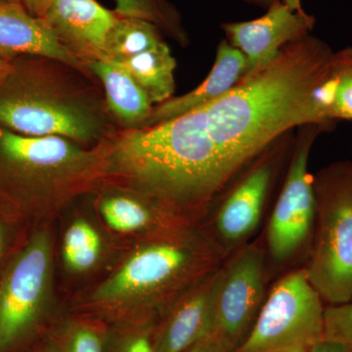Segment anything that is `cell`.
I'll use <instances>...</instances> for the list:
<instances>
[{
  "instance_id": "obj_3",
  "label": "cell",
  "mask_w": 352,
  "mask_h": 352,
  "mask_svg": "<svg viewBox=\"0 0 352 352\" xmlns=\"http://www.w3.org/2000/svg\"><path fill=\"white\" fill-rule=\"evenodd\" d=\"M223 261L199 224L145 238L96 287L90 307L115 323L157 317L184 289Z\"/></svg>"
},
{
  "instance_id": "obj_19",
  "label": "cell",
  "mask_w": 352,
  "mask_h": 352,
  "mask_svg": "<svg viewBox=\"0 0 352 352\" xmlns=\"http://www.w3.org/2000/svg\"><path fill=\"white\" fill-rule=\"evenodd\" d=\"M113 62L135 80L153 105L164 103L175 94L176 60L166 43L140 54Z\"/></svg>"
},
{
  "instance_id": "obj_1",
  "label": "cell",
  "mask_w": 352,
  "mask_h": 352,
  "mask_svg": "<svg viewBox=\"0 0 352 352\" xmlns=\"http://www.w3.org/2000/svg\"><path fill=\"white\" fill-rule=\"evenodd\" d=\"M333 56L325 41L308 34L204 106L208 134L234 176L296 127L336 124L328 120L325 102Z\"/></svg>"
},
{
  "instance_id": "obj_12",
  "label": "cell",
  "mask_w": 352,
  "mask_h": 352,
  "mask_svg": "<svg viewBox=\"0 0 352 352\" xmlns=\"http://www.w3.org/2000/svg\"><path fill=\"white\" fill-rule=\"evenodd\" d=\"M315 24L314 16L305 9L293 10L277 0L261 17L224 23L221 30L227 43L244 55L247 62L245 80L267 66L285 46L311 34Z\"/></svg>"
},
{
  "instance_id": "obj_11",
  "label": "cell",
  "mask_w": 352,
  "mask_h": 352,
  "mask_svg": "<svg viewBox=\"0 0 352 352\" xmlns=\"http://www.w3.org/2000/svg\"><path fill=\"white\" fill-rule=\"evenodd\" d=\"M270 280L261 240L250 242L224 259L215 280L207 339L226 351H237L258 318Z\"/></svg>"
},
{
  "instance_id": "obj_6",
  "label": "cell",
  "mask_w": 352,
  "mask_h": 352,
  "mask_svg": "<svg viewBox=\"0 0 352 352\" xmlns=\"http://www.w3.org/2000/svg\"><path fill=\"white\" fill-rule=\"evenodd\" d=\"M316 219L302 267L325 305L352 298V162H336L314 175Z\"/></svg>"
},
{
  "instance_id": "obj_5",
  "label": "cell",
  "mask_w": 352,
  "mask_h": 352,
  "mask_svg": "<svg viewBox=\"0 0 352 352\" xmlns=\"http://www.w3.org/2000/svg\"><path fill=\"white\" fill-rule=\"evenodd\" d=\"M106 139L82 145L0 126V201L25 221L47 219L104 180Z\"/></svg>"
},
{
  "instance_id": "obj_32",
  "label": "cell",
  "mask_w": 352,
  "mask_h": 352,
  "mask_svg": "<svg viewBox=\"0 0 352 352\" xmlns=\"http://www.w3.org/2000/svg\"><path fill=\"white\" fill-rule=\"evenodd\" d=\"M11 62L7 61L3 58L0 57V82L6 78L10 69Z\"/></svg>"
},
{
  "instance_id": "obj_21",
  "label": "cell",
  "mask_w": 352,
  "mask_h": 352,
  "mask_svg": "<svg viewBox=\"0 0 352 352\" xmlns=\"http://www.w3.org/2000/svg\"><path fill=\"white\" fill-rule=\"evenodd\" d=\"M102 247L100 235L87 220H74L64 235L62 252L65 265L71 272H87L100 259Z\"/></svg>"
},
{
  "instance_id": "obj_25",
  "label": "cell",
  "mask_w": 352,
  "mask_h": 352,
  "mask_svg": "<svg viewBox=\"0 0 352 352\" xmlns=\"http://www.w3.org/2000/svg\"><path fill=\"white\" fill-rule=\"evenodd\" d=\"M157 317L116 323L118 327L107 333L106 352H155L153 337Z\"/></svg>"
},
{
  "instance_id": "obj_27",
  "label": "cell",
  "mask_w": 352,
  "mask_h": 352,
  "mask_svg": "<svg viewBox=\"0 0 352 352\" xmlns=\"http://www.w3.org/2000/svg\"><path fill=\"white\" fill-rule=\"evenodd\" d=\"M25 220L0 201V266L17 249L18 235Z\"/></svg>"
},
{
  "instance_id": "obj_2",
  "label": "cell",
  "mask_w": 352,
  "mask_h": 352,
  "mask_svg": "<svg viewBox=\"0 0 352 352\" xmlns=\"http://www.w3.org/2000/svg\"><path fill=\"white\" fill-rule=\"evenodd\" d=\"M105 176L190 224L200 223L235 176L208 134L205 109L107 139Z\"/></svg>"
},
{
  "instance_id": "obj_17",
  "label": "cell",
  "mask_w": 352,
  "mask_h": 352,
  "mask_svg": "<svg viewBox=\"0 0 352 352\" xmlns=\"http://www.w3.org/2000/svg\"><path fill=\"white\" fill-rule=\"evenodd\" d=\"M98 210L109 228L120 234H138L145 238L186 226L150 199L132 190L113 186L99 197Z\"/></svg>"
},
{
  "instance_id": "obj_24",
  "label": "cell",
  "mask_w": 352,
  "mask_h": 352,
  "mask_svg": "<svg viewBox=\"0 0 352 352\" xmlns=\"http://www.w3.org/2000/svg\"><path fill=\"white\" fill-rule=\"evenodd\" d=\"M115 12L120 16L151 22L162 32L179 41L186 39L179 13L168 0H115Z\"/></svg>"
},
{
  "instance_id": "obj_23",
  "label": "cell",
  "mask_w": 352,
  "mask_h": 352,
  "mask_svg": "<svg viewBox=\"0 0 352 352\" xmlns=\"http://www.w3.org/2000/svg\"><path fill=\"white\" fill-rule=\"evenodd\" d=\"M327 115L333 122L352 120V47L333 52L328 85Z\"/></svg>"
},
{
  "instance_id": "obj_16",
  "label": "cell",
  "mask_w": 352,
  "mask_h": 352,
  "mask_svg": "<svg viewBox=\"0 0 352 352\" xmlns=\"http://www.w3.org/2000/svg\"><path fill=\"white\" fill-rule=\"evenodd\" d=\"M247 62L244 55L226 39L217 46L214 66L201 85L188 94L171 97L154 106L144 126H151L204 107L230 92L245 78Z\"/></svg>"
},
{
  "instance_id": "obj_36",
  "label": "cell",
  "mask_w": 352,
  "mask_h": 352,
  "mask_svg": "<svg viewBox=\"0 0 352 352\" xmlns=\"http://www.w3.org/2000/svg\"><path fill=\"white\" fill-rule=\"evenodd\" d=\"M351 153H352V150H351ZM352 162V161H351Z\"/></svg>"
},
{
  "instance_id": "obj_22",
  "label": "cell",
  "mask_w": 352,
  "mask_h": 352,
  "mask_svg": "<svg viewBox=\"0 0 352 352\" xmlns=\"http://www.w3.org/2000/svg\"><path fill=\"white\" fill-rule=\"evenodd\" d=\"M50 352H106L107 332L85 319L65 322L46 338Z\"/></svg>"
},
{
  "instance_id": "obj_15",
  "label": "cell",
  "mask_w": 352,
  "mask_h": 352,
  "mask_svg": "<svg viewBox=\"0 0 352 352\" xmlns=\"http://www.w3.org/2000/svg\"><path fill=\"white\" fill-rule=\"evenodd\" d=\"M48 58L87 72L83 63L59 43L43 18L32 15L22 3L0 4V57Z\"/></svg>"
},
{
  "instance_id": "obj_26",
  "label": "cell",
  "mask_w": 352,
  "mask_h": 352,
  "mask_svg": "<svg viewBox=\"0 0 352 352\" xmlns=\"http://www.w3.org/2000/svg\"><path fill=\"white\" fill-rule=\"evenodd\" d=\"M324 340L338 342L352 352V298L340 305H326Z\"/></svg>"
},
{
  "instance_id": "obj_7",
  "label": "cell",
  "mask_w": 352,
  "mask_h": 352,
  "mask_svg": "<svg viewBox=\"0 0 352 352\" xmlns=\"http://www.w3.org/2000/svg\"><path fill=\"white\" fill-rule=\"evenodd\" d=\"M331 126L307 124L298 127L280 193L272 208L264 235L263 247L270 279L305 264L314 237L316 219L314 175L309 157L316 139Z\"/></svg>"
},
{
  "instance_id": "obj_31",
  "label": "cell",
  "mask_w": 352,
  "mask_h": 352,
  "mask_svg": "<svg viewBox=\"0 0 352 352\" xmlns=\"http://www.w3.org/2000/svg\"><path fill=\"white\" fill-rule=\"evenodd\" d=\"M186 352H228L223 347L219 346L217 342L210 339L201 340V342L197 344L195 346L190 349Z\"/></svg>"
},
{
  "instance_id": "obj_9",
  "label": "cell",
  "mask_w": 352,
  "mask_h": 352,
  "mask_svg": "<svg viewBox=\"0 0 352 352\" xmlns=\"http://www.w3.org/2000/svg\"><path fill=\"white\" fill-rule=\"evenodd\" d=\"M292 132L276 139L247 164L206 214L210 219L200 226L224 259L252 242L258 232L275 183L288 164L295 140Z\"/></svg>"
},
{
  "instance_id": "obj_28",
  "label": "cell",
  "mask_w": 352,
  "mask_h": 352,
  "mask_svg": "<svg viewBox=\"0 0 352 352\" xmlns=\"http://www.w3.org/2000/svg\"><path fill=\"white\" fill-rule=\"evenodd\" d=\"M53 1L54 0H22V3L32 15L43 18Z\"/></svg>"
},
{
  "instance_id": "obj_10",
  "label": "cell",
  "mask_w": 352,
  "mask_h": 352,
  "mask_svg": "<svg viewBox=\"0 0 352 352\" xmlns=\"http://www.w3.org/2000/svg\"><path fill=\"white\" fill-rule=\"evenodd\" d=\"M325 303L302 266L276 278L251 332L235 352L309 351L324 340Z\"/></svg>"
},
{
  "instance_id": "obj_34",
  "label": "cell",
  "mask_w": 352,
  "mask_h": 352,
  "mask_svg": "<svg viewBox=\"0 0 352 352\" xmlns=\"http://www.w3.org/2000/svg\"><path fill=\"white\" fill-rule=\"evenodd\" d=\"M307 349H281V351H276L272 352H307Z\"/></svg>"
},
{
  "instance_id": "obj_14",
  "label": "cell",
  "mask_w": 352,
  "mask_h": 352,
  "mask_svg": "<svg viewBox=\"0 0 352 352\" xmlns=\"http://www.w3.org/2000/svg\"><path fill=\"white\" fill-rule=\"evenodd\" d=\"M117 17L115 11L96 0H54L43 19L59 43L85 66V62L103 55L106 38Z\"/></svg>"
},
{
  "instance_id": "obj_4",
  "label": "cell",
  "mask_w": 352,
  "mask_h": 352,
  "mask_svg": "<svg viewBox=\"0 0 352 352\" xmlns=\"http://www.w3.org/2000/svg\"><path fill=\"white\" fill-rule=\"evenodd\" d=\"M75 68L48 58L11 61L0 82V126L25 136H60L98 145L113 133L105 101Z\"/></svg>"
},
{
  "instance_id": "obj_18",
  "label": "cell",
  "mask_w": 352,
  "mask_h": 352,
  "mask_svg": "<svg viewBox=\"0 0 352 352\" xmlns=\"http://www.w3.org/2000/svg\"><path fill=\"white\" fill-rule=\"evenodd\" d=\"M85 68L103 85L106 109L111 116L119 120L124 129H140L144 126L154 105L126 69L107 58L85 62Z\"/></svg>"
},
{
  "instance_id": "obj_8",
  "label": "cell",
  "mask_w": 352,
  "mask_h": 352,
  "mask_svg": "<svg viewBox=\"0 0 352 352\" xmlns=\"http://www.w3.org/2000/svg\"><path fill=\"white\" fill-rule=\"evenodd\" d=\"M52 240L34 231L0 270V352L29 344L50 311L53 286Z\"/></svg>"
},
{
  "instance_id": "obj_29",
  "label": "cell",
  "mask_w": 352,
  "mask_h": 352,
  "mask_svg": "<svg viewBox=\"0 0 352 352\" xmlns=\"http://www.w3.org/2000/svg\"><path fill=\"white\" fill-rule=\"evenodd\" d=\"M245 3L250 6L261 7V8L267 9L271 4L274 3L277 0H243ZM284 4L289 6L293 10H300L302 9V0H281Z\"/></svg>"
},
{
  "instance_id": "obj_35",
  "label": "cell",
  "mask_w": 352,
  "mask_h": 352,
  "mask_svg": "<svg viewBox=\"0 0 352 352\" xmlns=\"http://www.w3.org/2000/svg\"><path fill=\"white\" fill-rule=\"evenodd\" d=\"M4 3H22V0H0V4Z\"/></svg>"
},
{
  "instance_id": "obj_30",
  "label": "cell",
  "mask_w": 352,
  "mask_h": 352,
  "mask_svg": "<svg viewBox=\"0 0 352 352\" xmlns=\"http://www.w3.org/2000/svg\"><path fill=\"white\" fill-rule=\"evenodd\" d=\"M307 352H349L346 347L332 340H322L317 342Z\"/></svg>"
},
{
  "instance_id": "obj_20",
  "label": "cell",
  "mask_w": 352,
  "mask_h": 352,
  "mask_svg": "<svg viewBox=\"0 0 352 352\" xmlns=\"http://www.w3.org/2000/svg\"><path fill=\"white\" fill-rule=\"evenodd\" d=\"M161 32L151 22L118 14L100 58L118 61L156 48L164 43Z\"/></svg>"
},
{
  "instance_id": "obj_33",
  "label": "cell",
  "mask_w": 352,
  "mask_h": 352,
  "mask_svg": "<svg viewBox=\"0 0 352 352\" xmlns=\"http://www.w3.org/2000/svg\"><path fill=\"white\" fill-rule=\"evenodd\" d=\"M34 352H50V347H48V344H47V342H46V340Z\"/></svg>"
},
{
  "instance_id": "obj_13",
  "label": "cell",
  "mask_w": 352,
  "mask_h": 352,
  "mask_svg": "<svg viewBox=\"0 0 352 352\" xmlns=\"http://www.w3.org/2000/svg\"><path fill=\"white\" fill-rule=\"evenodd\" d=\"M219 267L184 289L159 315L153 337L155 352H186L207 339Z\"/></svg>"
}]
</instances>
